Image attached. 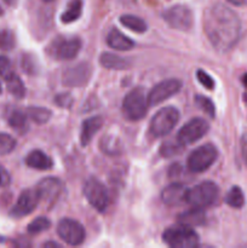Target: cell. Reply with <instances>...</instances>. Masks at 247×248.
Masks as SVG:
<instances>
[{
	"label": "cell",
	"mask_w": 247,
	"mask_h": 248,
	"mask_svg": "<svg viewBox=\"0 0 247 248\" xmlns=\"http://www.w3.org/2000/svg\"><path fill=\"white\" fill-rule=\"evenodd\" d=\"M203 29L210 43L218 52H228L239 41L241 21L230 7L215 4L205 11Z\"/></svg>",
	"instance_id": "obj_1"
},
{
	"label": "cell",
	"mask_w": 247,
	"mask_h": 248,
	"mask_svg": "<svg viewBox=\"0 0 247 248\" xmlns=\"http://www.w3.org/2000/svg\"><path fill=\"white\" fill-rule=\"evenodd\" d=\"M162 240L167 246L172 248H195L200 242L199 235L191 229V227L181 223L165 230Z\"/></svg>",
	"instance_id": "obj_2"
},
{
	"label": "cell",
	"mask_w": 247,
	"mask_h": 248,
	"mask_svg": "<svg viewBox=\"0 0 247 248\" xmlns=\"http://www.w3.org/2000/svg\"><path fill=\"white\" fill-rule=\"evenodd\" d=\"M218 196H219V188L217 184L206 181L198 184L194 188L188 189L185 202H188L191 207L205 208L216 203Z\"/></svg>",
	"instance_id": "obj_3"
},
{
	"label": "cell",
	"mask_w": 247,
	"mask_h": 248,
	"mask_svg": "<svg viewBox=\"0 0 247 248\" xmlns=\"http://www.w3.org/2000/svg\"><path fill=\"white\" fill-rule=\"evenodd\" d=\"M149 102L145 90L142 87H135L125 96L123 101V110L128 120L138 121L147 114Z\"/></svg>",
	"instance_id": "obj_4"
},
{
	"label": "cell",
	"mask_w": 247,
	"mask_h": 248,
	"mask_svg": "<svg viewBox=\"0 0 247 248\" xmlns=\"http://www.w3.org/2000/svg\"><path fill=\"white\" fill-rule=\"evenodd\" d=\"M179 120V111L174 107H165L160 109L149 124V132L154 137H164L167 136Z\"/></svg>",
	"instance_id": "obj_5"
},
{
	"label": "cell",
	"mask_w": 247,
	"mask_h": 248,
	"mask_svg": "<svg viewBox=\"0 0 247 248\" xmlns=\"http://www.w3.org/2000/svg\"><path fill=\"white\" fill-rule=\"evenodd\" d=\"M218 157V150L213 144H203L201 147L196 148L189 154L186 160V166L189 171L194 173H200L205 172L210 169L216 162Z\"/></svg>",
	"instance_id": "obj_6"
},
{
	"label": "cell",
	"mask_w": 247,
	"mask_h": 248,
	"mask_svg": "<svg viewBox=\"0 0 247 248\" xmlns=\"http://www.w3.org/2000/svg\"><path fill=\"white\" fill-rule=\"evenodd\" d=\"M81 48V40L77 36L63 38L58 36L48 46V53L51 57L58 61H69L77 57Z\"/></svg>",
	"instance_id": "obj_7"
},
{
	"label": "cell",
	"mask_w": 247,
	"mask_h": 248,
	"mask_svg": "<svg viewBox=\"0 0 247 248\" xmlns=\"http://www.w3.org/2000/svg\"><path fill=\"white\" fill-rule=\"evenodd\" d=\"M84 195L90 205L98 212H104L109 205L108 190L97 178H89L84 184Z\"/></svg>",
	"instance_id": "obj_8"
},
{
	"label": "cell",
	"mask_w": 247,
	"mask_h": 248,
	"mask_svg": "<svg viewBox=\"0 0 247 248\" xmlns=\"http://www.w3.org/2000/svg\"><path fill=\"white\" fill-rule=\"evenodd\" d=\"M162 17L171 28L177 31H189L193 27V12L185 5H173L162 14Z\"/></svg>",
	"instance_id": "obj_9"
},
{
	"label": "cell",
	"mask_w": 247,
	"mask_h": 248,
	"mask_svg": "<svg viewBox=\"0 0 247 248\" xmlns=\"http://www.w3.org/2000/svg\"><path fill=\"white\" fill-rule=\"evenodd\" d=\"M208 128H210V125L207 121L201 118H194L185 125L182 126V128L177 133V140L182 145L193 144L208 132Z\"/></svg>",
	"instance_id": "obj_10"
},
{
	"label": "cell",
	"mask_w": 247,
	"mask_h": 248,
	"mask_svg": "<svg viewBox=\"0 0 247 248\" xmlns=\"http://www.w3.org/2000/svg\"><path fill=\"white\" fill-rule=\"evenodd\" d=\"M57 234L65 244L79 246L85 241V228L79 222L70 218H63L57 225Z\"/></svg>",
	"instance_id": "obj_11"
},
{
	"label": "cell",
	"mask_w": 247,
	"mask_h": 248,
	"mask_svg": "<svg viewBox=\"0 0 247 248\" xmlns=\"http://www.w3.org/2000/svg\"><path fill=\"white\" fill-rule=\"evenodd\" d=\"M182 81L178 79H167L155 85L148 93V102L149 106H157L166 99L171 98L176 93H178L182 89Z\"/></svg>",
	"instance_id": "obj_12"
},
{
	"label": "cell",
	"mask_w": 247,
	"mask_h": 248,
	"mask_svg": "<svg viewBox=\"0 0 247 248\" xmlns=\"http://www.w3.org/2000/svg\"><path fill=\"white\" fill-rule=\"evenodd\" d=\"M39 202H40V196L36 189H26L18 196L16 203L10 211V216L14 218L26 217L35 210Z\"/></svg>",
	"instance_id": "obj_13"
},
{
	"label": "cell",
	"mask_w": 247,
	"mask_h": 248,
	"mask_svg": "<svg viewBox=\"0 0 247 248\" xmlns=\"http://www.w3.org/2000/svg\"><path fill=\"white\" fill-rule=\"evenodd\" d=\"M92 74V67L86 62L77 63L64 70L62 81L65 86L80 87L87 84Z\"/></svg>",
	"instance_id": "obj_14"
},
{
	"label": "cell",
	"mask_w": 247,
	"mask_h": 248,
	"mask_svg": "<svg viewBox=\"0 0 247 248\" xmlns=\"http://www.w3.org/2000/svg\"><path fill=\"white\" fill-rule=\"evenodd\" d=\"M36 191L40 196V201L44 202L55 203L58 196L61 195L63 190L62 182L55 177H48V178L41 179L40 183L36 186Z\"/></svg>",
	"instance_id": "obj_15"
},
{
	"label": "cell",
	"mask_w": 247,
	"mask_h": 248,
	"mask_svg": "<svg viewBox=\"0 0 247 248\" xmlns=\"http://www.w3.org/2000/svg\"><path fill=\"white\" fill-rule=\"evenodd\" d=\"M188 189L181 183H171L162 190L161 200L167 206H178L185 201Z\"/></svg>",
	"instance_id": "obj_16"
},
{
	"label": "cell",
	"mask_w": 247,
	"mask_h": 248,
	"mask_svg": "<svg viewBox=\"0 0 247 248\" xmlns=\"http://www.w3.org/2000/svg\"><path fill=\"white\" fill-rule=\"evenodd\" d=\"M102 126H103V119L98 115L91 116L82 123L81 133H80V142L82 147L90 144L93 136L101 130Z\"/></svg>",
	"instance_id": "obj_17"
},
{
	"label": "cell",
	"mask_w": 247,
	"mask_h": 248,
	"mask_svg": "<svg viewBox=\"0 0 247 248\" xmlns=\"http://www.w3.org/2000/svg\"><path fill=\"white\" fill-rule=\"evenodd\" d=\"M107 44L109 47L116 51H130L135 47V41L116 28H113L109 31L107 36Z\"/></svg>",
	"instance_id": "obj_18"
},
{
	"label": "cell",
	"mask_w": 247,
	"mask_h": 248,
	"mask_svg": "<svg viewBox=\"0 0 247 248\" xmlns=\"http://www.w3.org/2000/svg\"><path fill=\"white\" fill-rule=\"evenodd\" d=\"M26 165L31 169L40 170V171H47L53 167V161L47 154L41 150H31L26 157Z\"/></svg>",
	"instance_id": "obj_19"
},
{
	"label": "cell",
	"mask_w": 247,
	"mask_h": 248,
	"mask_svg": "<svg viewBox=\"0 0 247 248\" xmlns=\"http://www.w3.org/2000/svg\"><path fill=\"white\" fill-rule=\"evenodd\" d=\"M99 63H101L104 68L114 70H124L128 69V68L131 67L130 60L109 52L102 53L101 57H99Z\"/></svg>",
	"instance_id": "obj_20"
},
{
	"label": "cell",
	"mask_w": 247,
	"mask_h": 248,
	"mask_svg": "<svg viewBox=\"0 0 247 248\" xmlns=\"http://www.w3.org/2000/svg\"><path fill=\"white\" fill-rule=\"evenodd\" d=\"M206 220L205 212L202 208L193 207L191 210L185 211V212L181 213L178 216V222L181 224L188 225V227H194V225H201L203 224Z\"/></svg>",
	"instance_id": "obj_21"
},
{
	"label": "cell",
	"mask_w": 247,
	"mask_h": 248,
	"mask_svg": "<svg viewBox=\"0 0 247 248\" xmlns=\"http://www.w3.org/2000/svg\"><path fill=\"white\" fill-rule=\"evenodd\" d=\"M82 12V0H70L65 11L61 15V22L69 24L79 19Z\"/></svg>",
	"instance_id": "obj_22"
},
{
	"label": "cell",
	"mask_w": 247,
	"mask_h": 248,
	"mask_svg": "<svg viewBox=\"0 0 247 248\" xmlns=\"http://www.w3.org/2000/svg\"><path fill=\"white\" fill-rule=\"evenodd\" d=\"M7 121H9L10 127H12L17 132L24 133L28 130V115L19 109L11 111Z\"/></svg>",
	"instance_id": "obj_23"
},
{
	"label": "cell",
	"mask_w": 247,
	"mask_h": 248,
	"mask_svg": "<svg viewBox=\"0 0 247 248\" xmlns=\"http://www.w3.org/2000/svg\"><path fill=\"white\" fill-rule=\"evenodd\" d=\"M120 22L123 23V26L136 33H144L147 31V23L142 18L133 16V15H123L120 17Z\"/></svg>",
	"instance_id": "obj_24"
},
{
	"label": "cell",
	"mask_w": 247,
	"mask_h": 248,
	"mask_svg": "<svg viewBox=\"0 0 247 248\" xmlns=\"http://www.w3.org/2000/svg\"><path fill=\"white\" fill-rule=\"evenodd\" d=\"M5 81H6L7 91H9L15 98H23L24 94H26V87H24V84L21 80V78L17 77L16 74H14L11 78L5 80Z\"/></svg>",
	"instance_id": "obj_25"
},
{
	"label": "cell",
	"mask_w": 247,
	"mask_h": 248,
	"mask_svg": "<svg viewBox=\"0 0 247 248\" xmlns=\"http://www.w3.org/2000/svg\"><path fill=\"white\" fill-rule=\"evenodd\" d=\"M27 115L34 123L39 124V125H43V124H46L50 120L52 114H51V110L43 108V107H29L27 109Z\"/></svg>",
	"instance_id": "obj_26"
},
{
	"label": "cell",
	"mask_w": 247,
	"mask_h": 248,
	"mask_svg": "<svg viewBox=\"0 0 247 248\" xmlns=\"http://www.w3.org/2000/svg\"><path fill=\"white\" fill-rule=\"evenodd\" d=\"M99 147H101L102 152L108 155H118L121 153L120 140L114 136H106L102 138Z\"/></svg>",
	"instance_id": "obj_27"
},
{
	"label": "cell",
	"mask_w": 247,
	"mask_h": 248,
	"mask_svg": "<svg viewBox=\"0 0 247 248\" xmlns=\"http://www.w3.org/2000/svg\"><path fill=\"white\" fill-rule=\"evenodd\" d=\"M225 202L232 208H241L245 205V195L241 188L232 186L225 195Z\"/></svg>",
	"instance_id": "obj_28"
},
{
	"label": "cell",
	"mask_w": 247,
	"mask_h": 248,
	"mask_svg": "<svg viewBox=\"0 0 247 248\" xmlns=\"http://www.w3.org/2000/svg\"><path fill=\"white\" fill-rule=\"evenodd\" d=\"M21 68L26 74L35 75L38 73V61L31 53H23L21 58Z\"/></svg>",
	"instance_id": "obj_29"
},
{
	"label": "cell",
	"mask_w": 247,
	"mask_h": 248,
	"mask_svg": "<svg viewBox=\"0 0 247 248\" xmlns=\"http://www.w3.org/2000/svg\"><path fill=\"white\" fill-rule=\"evenodd\" d=\"M16 46V36L10 29L0 31V50L11 51Z\"/></svg>",
	"instance_id": "obj_30"
},
{
	"label": "cell",
	"mask_w": 247,
	"mask_h": 248,
	"mask_svg": "<svg viewBox=\"0 0 247 248\" xmlns=\"http://www.w3.org/2000/svg\"><path fill=\"white\" fill-rule=\"evenodd\" d=\"M51 227V222L46 217H38L33 220L31 223H29V225L27 227L29 234L35 235L40 234V232H46L48 228Z\"/></svg>",
	"instance_id": "obj_31"
},
{
	"label": "cell",
	"mask_w": 247,
	"mask_h": 248,
	"mask_svg": "<svg viewBox=\"0 0 247 248\" xmlns=\"http://www.w3.org/2000/svg\"><path fill=\"white\" fill-rule=\"evenodd\" d=\"M16 148V140L9 133L0 132V155L11 154Z\"/></svg>",
	"instance_id": "obj_32"
},
{
	"label": "cell",
	"mask_w": 247,
	"mask_h": 248,
	"mask_svg": "<svg viewBox=\"0 0 247 248\" xmlns=\"http://www.w3.org/2000/svg\"><path fill=\"white\" fill-rule=\"evenodd\" d=\"M195 102H196V106H198L203 113L207 114L210 118H215L216 107L210 98H207V97L205 96H196Z\"/></svg>",
	"instance_id": "obj_33"
},
{
	"label": "cell",
	"mask_w": 247,
	"mask_h": 248,
	"mask_svg": "<svg viewBox=\"0 0 247 248\" xmlns=\"http://www.w3.org/2000/svg\"><path fill=\"white\" fill-rule=\"evenodd\" d=\"M182 144L177 140V142H171V140H167L160 148V154L165 157H171L174 155L178 154L181 152Z\"/></svg>",
	"instance_id": "obj_34"
},
{
	"label": "cell",
	"mask_w": 247,
	"mask_h": 248,
	"mask_svg": "<svg viewBox=\"0 0 247 248\" xmlns=\"http://www.w3.org/2000/svg\"><path fill=\"white\" fill-rule=\"evenodd\" d=\"M15 74L14 67H12V63L6 56L0 55V77L4 80H7L9 78H11Z\"/></svg>",
	"instance_id": "obj_35"
},
{
	"label": "cell",
	"mask_w": 247,
	"mask_h": 248,
	"mask_svg": "<svg viewBox=\"0 0 247 248\" xmlns=\"http://www.w3.org/2000/svg\"><path fill=\"white\" fill-rule=\"evenodd\" d=\"M196 78H198L199 82H200L205 89L207 90L215 89V80H213V78L211 77V75H208L205 70L199 69L198 72H196Z\"/></svg>",
	"instance_id": "obj_36"
},
{
	"label": "cell",
	"mask_w": 247,
	"mask_h": 248,
	"mask_svg": "<svg viewBox=\"0 0 247 248\" xmlns=\"http://www.w3.org/2000/svg\"><path fill=\"white\" fill-rule=\"evenodd\" d=\"M55 102L61 108H70L73 104V97L69 93H60L55 97Z\"/></svg>",
	"instance_id": "obj_37"
},
{
	"label": "cell",
	"mask_w": 247,
	"mask_h": 248,
	"mask_svg": "<svg viewBox=\"0 0 247 248\" xmlns=\"http://www.w3.org/2000/svg\"><path fill=\"white\" fill-rule=\"evenodd\" d=\"M241 152H242V157H244V161L247 166V131L244 132L241 137Z\"/></svg>",
	"instance_id": "obj_38"
},
{
	"label": "cell",
	"mask_w": 247,
	"mask_h": 248,
	"mask_svg": "<svg viewBox=\"0 0 247 248\" xmlns=\"http://www.w3.org/2000/svg\"><path fill=\"white\" fill-rule=\"evenodd\" d=\"M227 1H229L232 5H236V6H241L246 2V0H227Z\"/></svg>",
	"instance_id": "obj_39"
},
{
	"label": "cell",
	"mask_w": 247,
	"mask_h": 248,
	"mask_svg": "<svg viewBox=\"0 0 247 248\" xmlns=\"http://www.w3.org/2000/svg\"><path fill=\"white\" fill-rule=\"evenodd\" d=\"M2 1H4L6 5H9V6H15L18 0H2Z\"/></svg>",
	"instance_id": "obj_40"
},
{
	"label": "cell",
	"mask_w": 247,
	"mask_h": 248,
	"mask_svg": "<svg viewBox=\"0 0 247 248\" xmlns=\"http://www.w3.org/2000/svg\"><path fill=\"white\" fill-rule=\"evenodd\" d=\"M44 246H45L46 248H47V247H61L60 245L57 244V242H46Z\"/></svg>",
	"instance_id": "obj_41"
},
{
	"label": "cell",
	"mask_w": 247,
	"mask_h": 248,
	"mask_svg": "<svg viewBox=\"0 0 247 248\" xmlns=\"http://www.w3.org/2000/svg\"><path fill=\"white\" fill-rule=\"evenodd\" d=\"M242 84H244V86L247 89V73L242 77Z\"/></svg>",
	"instance_id": "obj_42"
},
{
	"label": "cell",
	"mask_w": 247,
	"mask_h": 248,
	"mask_svg": "<svg viewBox=\"0 0 247 248\" xmlns=\"http://www.w3.org/2000/svg\"><path fill=\"white\" fill-rule=\"evenodd\" d=\"M4 15V10H2V7L0 6V16H2Z\"/></svg>",
	"instance_id": "obj_43"
},
{
	"label": "cell",
	"mask_w": 247,
	"mask_h": 248,
	"mask_svg": "<svg viewBox=\"0 0 247 248\" xmlns=\"http://www.w3.org/2000/svg\"><path fill=\"white\" fill-rule=\"evenodd\" d=\"M44 1H46V2H50V1H53V0H44Z\"/></svg>",
	"instance_id": "obj_44"
},
{
	"label": "cell",
	"mask_w": 247,
	"mask_h": 248,
	"mask_svg": "<svg viewBox=\"0 0 247 248\" xmlns=\"http://www.w3.org/2000/svg\"><path fill=\"white\" fill-rule=\"evenodd\" d=\"M1 91H2V89H1V84H0V93H1Z\"/></svg>",
	"instance_id": "obj_45"
},
{
	"label": "cell",
	"mask_w": 247,
	"mask_h": 248,
	"mask_svg": "<svg viewBox=\"0 0 247 248\" xmlns=\"http://www.w3.org/2000/svg\"><path fill=\"white\" fill-rule=\"evenodd\" d=\"M0 183H1V173H0Z\"/></svg>",
	"instance_id": "obj_46"
}]
</instances>
